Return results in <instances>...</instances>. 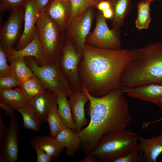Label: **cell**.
Returning a JSON list of instances; mask_svg holds the SVG:
<instances>
[{
	"mask_svg": "<svg viewBox=\"0 0 162 162\" xmlns=\"http://www.w3.org/2000/svg\"><path fill=\"white\" fill-rule=\"evenodd\" d=\"M82 91L89 99L90 120L78 133L82 151L86 154L92 152L103 136L125 129L132 117L120 88L99 98L91 95L83 85Z\"/></svg>",
	"mask_w": 162,
	"mask_h": 162,
	"instance_id": "obj_1",
	"label": "cell"
},
{
	"mask_svg": "<svg viewBox=\"0 0 162 162\" xmlns=\"http://www.w3.org/2000/svg\"><path fill=\"white\" fill-rule=\"evenodd\" d=\"M130 59L129 50L105 49L85 44L79 66L82 85L97 98L120 88L121 75Z\"/></svg>",
	"mask_w": 162,
	"mask_h": 162,
	"instance_id": "obj_2",
	"label": "cell"
},
{
	"mask_svg": "<svg viewBox=\"0 0 162 162\" xmlns=\"http://www.w3.org/2000/svg\"><path fill=\"white\" fill-rule=\"evenodd\" d=\"M129 50L130 59L121 75L120 87L162 85V41Z\"/></svg>",
	"mask_w": 162,
	"mask_h": 162,
	"instance_id": "obj_3",
	"label": "cell"
},
{
	"mask_svg": "<svg viewBox=\"0 0 162 162\" xmlns=\"http://www.w3.org/2000/svg\"><path fill=\"white\" fill-rule=\"evenodd\" d=\"M138 136L126 128L114 131L102 136L91 153L101 161L114 162L137 149Z\"/></svg>",
	"mask_w": 162,
	"mask_h": 162,
	"instance_id": "obj_4",
	"label": "cell"
},
{
	"mask_svg": "<svg viewBox=\"0 0 162 162\" xmlns=\"http://www.w3.org/2000/svg\"><path fill=\"white\" fill-rule=\"evenodd\" d=\"M36 26L37 33L44 49L42 66L52 61L60 62L65 42L59 28L44 9L40 10Z\"/></svg>",
	"mask_w": 162,
	"mask_h": 162,
	"instance_id": "obj_5",
	"label": "cell"
},
{
	"mask_svg": "<svg viewBox=\"0 0 162 162\" xmlns=\"http://www.w3.org/2000/svg\"><path fill=\"white\" fill-rule=\"evenodd\" d=\"M28 66L40 80L45 88L55 93L60 91L70 97L74 94L61 70L60 62L52 61L39 65L32 57H24Z\"/></svg>",
	"mask_w": 162,
	"mask_h": 162,
	"instance_id": "obj_6",
	"label": "cell"
},
{
	"mask_svg": "<svg viewBox=\"0 0 162 162\" xmlns=\"http://www.w3.org/2000/svg\"><path fill=\"white\" fill-rule=\"evenodd\" d=\"M96 23L93 31L88 37L86 44L92 47L105 49H121L119 29H110L102 12L96 15Z\"/></svg>",
	"mask_w": 162,
	"mask_h": 162,
	"instance_id": "obj_7",
	"label": "cell"
},
{
	"mask_svg": "<svg viewBox=\"0 0 162 162\" xmlns=\"http://www.w3.org/2000/svg\"><path fill=\"white\" fill-rule=\"evenodd\" d=\"M82 58V56L76 50L72 41L66 39L60 65L74 93L82 91V83L79 72V64Z\"/></svg>",
	"mask_w": 162,
	"mask_h": 162,
	"instance_id": "obj_8",
	"label": "cell"
},
{
	"mask_svg": "<svg viewBox=\"0 0 162 162\" xmlns=\"http://www.w3.org/2000/svg\"><path fill=\"white\" fill-rule=\"evenodd\" d=\"M94 7L74 17L65 31L66 39L72 41L78 52L82 56L86 39L90 33L95 14Z\"/></svg>",
	"mask_w": 162,
	"mask_h": 162,
	"instance_id": "obj_9",
	"label": "cell"
},
{
	"mask_svg": "<svg viewBox=\"0 0 162 162\" xmlns=\"http://www.w3.org/2000/svg\"><path fill=\"white\" fill-rule=\"evenodd\" d=\"M24 9L23 5L11 11L9 16L0 29V47L9 57L14 46L19 41L22 34L24 21Z\"/></svg>",
	"mask_w": 162,
	"mask_h": 162,
	"instance_id": "obj_10",
	"label": "cell"
},
{
	"mask_svg": "<svg viewBox=\"0 0 162 162\" xmlns=\"http://www.w3.org/2000/svg\"><path fill=\"white\" fill-rule=\"evenodd\" d=\"M24 9V26L21 37L14 48L21 50L33 39L37 33L36 23L40 11L36 6L34 0H26L23 4Z\"/></svg>",
	"mask_w": 162,
	"mask_h": 162,
	"instance_id": "obj_11",
	"label": "cell"
},
{
	"mask_svg": "<svg viewBox=\"0 0 162 162\" xmlns=\"http://www.w3.org/2000/svg\"><path fill=\"white\" fill-rule=\"evenodd\" d=\"M10 117L7 135L0 146V162H16L18 159L19 126L14 113Z\"/></svg>",
	"mask_w": 162,
	"mask_h": 162,
	"instance_id": "obj_12",
	"label": "cell"
},
{
	"mask_svg": "<svg viewBox=\"0 0 162 162\" xmlns=\"http://www.w3.org/2000/svg\"><path fill=\"white\" fill-rule=\"evenodd\" d=\"M44 9L47 15L59 28L62 38L65 42V31L71 14L70 1L50 0Z\"/></svg>",
	"mask_w": 162,
	"mask_h": 162,
	"instance_id": "obj_13",
	"label": "cell"
},
{
	"mask_svg": "<svg viewBox=\"0 0 162 162\" xmlns=\"http://www.w3.org/2000/svg\"><path fill=\"white\" fill-rule=\"evenodd\" d=\"M120 88L130 97L152 102L162 109V85L150 84Z\"/></svg>",
	"mask_w": 162,
	"mask_h": 162,
	"instance_id": "obj_14",
	"label": "cell"
},
{
	"mask_svg": "<svg viewBox=\"0 0 162 162\" xmlns=\"http://www.w3.org/2000/svg\"><path fill=\"white\" fill-rule=\"evenodd\" d=\"M29 105L42 123L46 121L49 112L57 106L56 93L45 88L32 98L29 100Z\"/></svg>",
	"mask_w": 162,
	"mask_h": 162,
	"instance_id": "obj_15",
	"label": "cell"
},
{
	"mask_svg": "<svg viewBox=\"0 0 162 162\" xmlns=\"http://www.w3.org/2000/svg\"><path fill=\"white\" fill-rule=\"evenodd\" d=\"M73 117L76 127V131L79 133L82 127L88 124V121L85 116V105L89 99L82 91H78L69 97Z\"/></svg>",
	"mask_w": 162,
	"mask_h": 162,
	"instance_id": "obj_16",
	"label": "cell"
},
{
	"mask_svg": "<svg viewBox=\"0 0 162 162\" xmlns=\"http://www.w3.org/2000/svg\"><path fill=\"white\" fill-rule=\"evenodd\" d=\"M137 149L146 162H156L158 157L162 152V133L159 136L153 135L147 138L139 136Z\"/></svg>",
	"mask_w": 162,
	"mask_h": 162,
	"instance_id": "obj_17",
	"label": "cell"
},
{
	"mask_svg": "<svg viewBox=\"0 0 162 162\" xmlns=\"http://www.w3.org/2000/svg\"><path fill=\"white\" fill-rule=\"evenodd\" d=\"M30 144L34 148L38 147L43 150L54 159L61 153L64 147L55 137L49 136H35L30 141Z\"/></svg>",
	"mask_w": 162,
	"mask_h": 162,
	"instance_id": "obj_18",
	"label": "cell"
},
{
	"mask_svg": "<svg viewBox=\"0 0 162 162\" xmlns=\"http://www.w3.org/2000/svg\"><path fill=\"white\" fill-rule=\"evenodd\" d=\"M16 56L34 57L37 63L40 66L42 65L44 49L37 33L33 40L24 48L19 50H16L14 48L8 58L10 57Z\"/></svg>",
	"mask_w": 162,
	"mask_h": 162,
	"instance_id": "obj_19",
	"label": "cell"
},
{
	"mask_svg": "<svg viewBox=\"0 0 162 162\" xmlns=\"http://www.w3.org/2000/svg\"><path fill=\"white\" fill-rule=\"evenodd\" d=\"M55 138L66 148L65 153L68 156L72 157L79 151L81 146V140L78 133L76 131L67 127Z\"/></svg>",
	"mask_w": 162,
	"mask_h": 162,
	"instance_id": "obj_20",
	"label": "cell"
},
{
	"mask_svg": "<svg viewBox=\"0 0 162 162\" xmlns=\"http://www.w3.org/2000/svg\"><path fill=\"white\" fill-rule=\"evenodd\" d=\"M113 12L111 20L113 27L119 29L132 9V0H108Z\"/></svg>",
	"mask_w": 162,
	"mask_h": 162,
	"instance_id": "obj_21",
	"label": "cell"
},
{
	"mask_svg": "<svg viewBox=\"0 0 162 162\" xmlns=\"http://www.w3.org/2000/svg\"><path fill=\"white\" fill-rule=\"evenodd\" d=\"M0 102L10 105L15 109L28 104L29 101L19 86L14 89L0 90Z\"/></svg>",
	"mask_w": 162,
	"mask_h": 162,
	"instance_id": "obj_22",
	"label": "cell"
},
{
	"mask_svg": "<svg viewBox=\"0 0 162 162\" xmlns=\"http://www.w3.org/2000/svg\"><path fill=\"white\" fill-rule=\"evenodd\" d=\"M55 93L58 114L67 128L76 131V125L72 115L69 100L67 98L68 97L66 94L60 91H57Z\"/></svg>",
	"mask_w": 162,
	"mask_h": 162,
	"instance_id": "obj_23",
	"label": "cell"
},
{
	"mask_svg": "<svg viewBox=\"0 0 162 162\" xmlns=\"http://www.w3.org/2000/svg\"><path fill=\"white\" fill-rule=\"evenodd\" d=\"M7 59L10 63L11 74L19 81L26 80L34 74L27 65L24 57H13Z\"/></svg>",
	"mask_w": 162,
	"mask_h": 162,
	"instance_id": "obj_24",
	"label": "cell"
},
{
	"mask_svg": "<svg viewBox=\"0 0 162 162\" xmlns=\"http://www.w3.org/2000/svg\"><path fill=\"white\" fill-rule=\"evenodd\" d=\"M15 110L20 112L23 120L22 126L26 129H29L38 132L40 130L42 123L29 104L18 108Z\"/></svg>",
	"mask_w": 162,
	"mask_h": 162,
	"instance_id": "obj_25",
	"label": "cell"
},
{
	"mask_svg": "<svg viewBox=\"0 0 162 162\" xmlns=\"http://www.w3.org/2000/svg\"><path fill=\"white\" fill-rule=\"evenodd\" d=\"M151 2L142 0L137 5V16L135 26L139 30L147 29L151 21L150 15V5Z\"/></svg>",
	"mask_w": 162,
	"mask_h": 162,
	"instance_id": "obj_26",
	"label": "cell"
},
{
	"mask_svg": "<svg viewBox=\"0 0 162 162\" xmlns=\"http://www.w3.org/2000/svg\"><path fill=\"white\" fill-rule=\"evenodd\" d=\"M20 86L29 101L30 99L45 89L42 83L34 74L28 79L20 81Z\"/></svg>",
	"mask_w": 162,
	"mask_h": 162,
	"instance_id": "obj_27",
	"label": "cell"
},
{
	"mask_svg": "<svg viewBox=\"0 0 162 162\" xmlns=\"http://www.w3.org/2000/svg\"><path fill=\"white\" fill-rule=\"evenodd\" d=\"M46 121L49 124L50 135L56 136L67 127L57 111V106L52 109L49 113Z\"/></svg>",
	"mask_w": 162,
	"mask_h": 162,
	"instance_id": "obj_28",
	"label": "cell"
},
{
	"mask_svg": "<svg viewBox=\"0 0 162 162\" xmlns=\"http://www.w3.org/2000/svg\"><path fill=\"white\" fill-rule=\"evenodd\" d=\"M102 0H70L71 14L67 27L74 17L83 13L90 8L95 7Z\"/></svg>",
	"mask_w": 162,
	"mask_h": 162,
	"instance_id": "obj_29",
	"label": "cell"
},
{
	"mask_svg": "<svg viewBox=\"0 0 162 162\" xmlns=\"http://www.w3.org/2000/svg\"><path fill=\"white\" fill-rule=\"evenodd\" d=\"M20 86L19 81L12 74L0 76V90L10 89Z\"/></svg>",
	"mask_w": 162,
	"mask_h": 162,
	"instance_id": "obj_30",
	"label": "cell"
},
{
	"mask_svg": "<svg viewBox=\"0 0 162 162\" xmlns=\"http://www.w3.org/2000/svg\"><path fill=\"white\" fill-rule=\"evenodd\" d=\"M143 155L138 149L132 150L125 155L115 160L114 162H145Z\"/></svg>",
	"mask_w": 162,
	"mask_h": 162,
	"instance_id": "obj_31",
	"label": "cell"
},
{
	"mask_svg": "<svg viewBox=\"0 0 162 162\" xmlns=\"http://www.w3.org/2000/svg\"><path fill=\"white\" fill-rule=\"evenodd\" d=\"M7 58L6 52L0 47V76L12 74L10 65L7 63Z\"/></svg>",
	"mask_w": 162,
	"mask_h": 162,
	"instance_id": "obj_32",
	"label": "cell"
},
{
	"mask_svg": "<svg viewBox=\"0 0 162 162\" xmlns=\"http://www.w3.org/2000/svg\"><path fill=\"white\" fill-rule=\"evenodd\" d=\"M26 0H0V9L1 10H12L22 6Z\"/></svg>",
	"mask_w": 162,
	"mask_h": 162,
	"instance_id": "obj_33",
	"label": "cell"
},
{
	"mask_svg": "<svg viewBox=\"0 0 162 162\" xmlns=\"http://www.w3.org/2000/svg\"><path fill=\"white\" fill-rule=\"evenodd\" d=\"M34 149L37 154V162H50L52 158L40 148L36 147Z\"/></svg>",
	"mask_w": 162,
	"mask_h": 162,
	"instance_id": "obj_34",
	"label": "cell"
},
{
	"mask_svg": "<svg viewBox=\"0 0 162 162\" xmlns=\"http://www.w3.org/2000/svg\"><path fill=\"white\" fill-rule=\"evenodd\" d=\"M0 111V145L3 143L7 135L8 128L5 124L3 122L2 116Z\"/></svg>",
	"mask_w": 162,
	"mask_h": 162,
	"instance_id": "obj_35",
	"label": "cell"
},
{
	"mask_svg": "<svg viewBox=\"0 0 162 162\" xmlns=\"http://www.w3.org/2000/svg\"><path fill=\"white\" fill-rule=\"evenodd\" d=\"M0 106L5 112L7 116H10L14 113L15 108L10 105L3 104L0 102Z\"/></svg>",
	"mask_w": 162,
	"mask_h": 162,
	"instance_id": "obj_36",
	"label": "cell"
},
{
	"mask_svg": "<svg viewBox=\"0 0 162 162\" xmlns=\"http://www.w3.org/2000/svg\"><path fill=\"white\" fill-rule=\"evenodd\" d=\"M95 7L99 11H102L106 9L111 8V4L108 0H102Z\"/></svg>",
	"mask_w": 162,
	"mask_h": 162,
	"instance_id": "obj_37",
	"label": "cell"
},
{
	"mask_svg": "<svg viewBox=\"0 0 162 162\" xmlns=\"http://www.w3.org/2000/svg\"><path fill=\"white\" fill-rule=\"evenodd\" d=\"M80 162H100V160L91 153L86 154Z\"/></svg>",
	"mask_w": 162,
	"mask_h": 162,
	"instance_id": "obj_38",
	"label": "cell"
},
{
	"mask_svg": "<svg viewBox=\"0 0 162 162\" xmlns=\"http://www.w3.org/2000/svg\"><path fill=\"white\" fill-rule=\"evenodd\" d=\"M50 0H34L36 6L40 11L44 9Z\"/></svg>",
	"mask_w": 162,
	"mask_h": 162,
	"instance_id": "obj_39",
	"label": "cell"
},
{
	"mask_svg": "<svg viewBox=\"0 0 162 162\" xmlns=\"http://www.w3.org/2000/svg\"><path fill=\"white\" fill-rule=\"evenodd\" d=\"M104 17L106 19L111 20L113 15V12L112 8L106 9L101 11Z\"/></svg>",
	"mask_w": 162,
	"mask_h": 162,
	"instance_id": "obj_40",
	"label": "cell"
},
{
	"mask_svg": "<svg viewBox=\"0 0 162 162\" xmlns=\"http://www.w3.org/2000/svg\"><path fill=\"white\" fill-rule=\"evenodd\" d=\"M143 0L144 1H150L151 2H153V1H156V0L162 1V0Z\"/></svg>",
	"mask_w": 162,
	"mask_h": 162,
	"instance_id": "obj_41",
	"label": "cell"
},
{
	"mask_svg": "<svg viewBox=\"0 0 162 162\" xmlns=\"http://www.w3.org/2000/svg\"><path fill=\"white\" fill-rule=\"evenodd\" d=\"M160 120H162V118L161 119H160Z\"/></svg>",
	"mask_w": 162,
	"mask_h": 162,
	"instance_id": "obj_42",
	"label": "cell"
},
{
	"mask_svg": "<svg viewBox=\"0 0 162 162\" xmlns=\"http://www.w3.org/2000/svg\"><path fill=\"white\" fill-rule=\"evenodd\" d=\"M69 0L70 1V0Z\"/></svg>",
	"mask_w": 162,
	"mask_h": 162,
	"instance_id": "obj_43",
	"label": "cell"
}]
</instances>
